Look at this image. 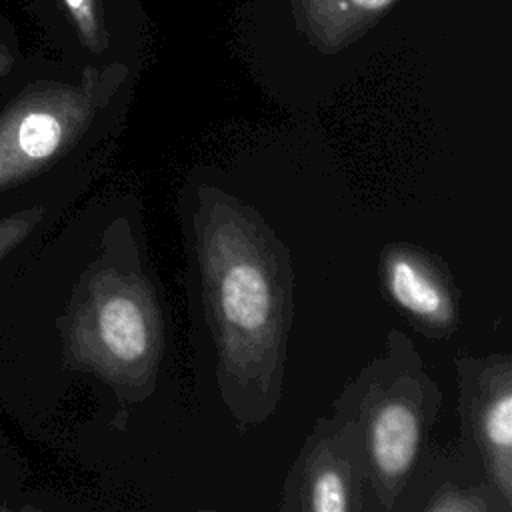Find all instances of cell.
I'll return each instance as SVG.
<instances>
[{
	"label": "cell",
	"mask_w": 512,
	"mask_h": 512,
	"mask_svg": "<svg viewBox=\"0 0 512 512\" xmlns=\"http://www.w3.org/2000/svg\"><path fill=\"white\" fill-rule=\"evenodd\" d=\"M192 232L222 398L238 422L260 424L280 400L290 254L252 206L212 184L196 188Z\"/></svg>",
	"instance_id": "1"
},
{
	"label": "cell",
	"mask_w": 512,
	"mask_h": 512,
	"mask_svg": "<svg viewBox=\"0 0 512 512\" xmlns=\"http://www.w3.org/2000/svg\"><path fill=\"white\" fill-rule=\"evenodd\" d=\"M64 356L68 366L102 378L120 404L140 402L154 390L164 320L126 220L106 230L100 258L74 290L64 318Z\"/></svg>",
	"instance_id": "2"
},
{
	"label": "cell",
	"mask_w": 512,
	"mask_h": 512,
	"mask_svg": "<svg viewBox=\"0 0 512 512\" xmlns=\"http://www.w3.org/2000/svg\"><path fill=\"white\" fill-rule=\"evenodd\" d=\"M442 402L418 348L392 328L382 354L370 360L340 392L334 414L356 424L364 488L376 506L394 512L436 420Z\"/></svg>",
	"instance_id": "3"
},
{
	"label": "cell",
	"mask_w": 512,
	"mask_h": 512,
	"mask_svg": "<svg viewBox=\"0 0 512 512\" xmlns=\"http://www.w3.org/2000/svg\"><path fill=\"white\" fill-rule=\"evenodd\" d=\"M124 66L86 70L80 84L42 82L0 114V192L42 172L68 152L108 102Z\"/></svg>",
	"instance_id": "4"
},
{
	"label": "cell",
	"mask_w": 512,
	"mask_h": 512,
	"mask_svg": "<svg viewBox=\"0 0 512 512\" xmlns=\"http://www.w3.org/2000/svg\"><path fill=\"white\" fill-rule=\"evenodd\" d=\"M364 474L356 424L332 414L318 418L282 490L284 512H362Z\"/></svg>",
	"instance_id": "5"
},
{
	"label": "cell",
	"mask_w": 512,
	"mask_h": 512,
	"mask_svg": "<svg viewBox=\"0 0 512 512\" xmlns=\"http://www.w3.org/2000/svg\"><path fill=\"white\" fill-rule=\"evenodd\" d=\"M462 440L512 506V356H456Z\"/></svg>",
	"instance_id": "6"
},
{
	"label": "cell",
	"mask_w": 512,
	"mask_h": 512,
	"mask_svg": "<svg viewBox=\"0 0 512 512\" xmlns=\"http://www.w3.org/2000/svg\"><path fill=\"white\" fill-rule=\"evenodd\" d=\"M386 298L428 338H448L460 318L458 292L444 262L418 246L394 242L380 254Z\"/></svg>",
	"instance_id": "7"
},
{
	"label": "cell",
	"mask_w": 512,
	"mask_h": 512,
	"mask_svg": "<svg viewBox=\"0 0 512 512\" xmlns=\"http://www.w3.org/2000/svg\"><path fill=\"white\" fill-rule=\"evenodd\" d=\"M394 510L510 512L490 484L482 462L462 440L452 450L424 446Z\"/></svg>",
	"instance_id": "8"
},
{
	"label": "cell",
	"mask_w": 512,
	"mask_h": 512,
	"mask_svg": "<svg viewBox=\"0 0 512 512\" xmlns=\"http://www.w3.org/2000/svg\"><path fill=\"white\" fill-rule=\"evenodd\" d=\"M300 34L322 54H336L358 42L396 0H290Z\"/></svg>",
	"instance_id": "9"
},
{
	"label": "cell",
	"mask_w": 512,
	"mask_h": 512,
	"mask_svg": "<svg viewBox=\"0 0 512 512\" xmlns=\"http://www.w3.org/2000/svg\"><path fill=\"white\" fill-rule=\"evenodd\" d=\"M64 4L84 44L94 52H102L108 46V36L104 32L96 0H64Z\"/></svg>",
	"instance_id": "10"
},
{
	"label": "cell",
	"mask_w": 512,
	"mask_h": 512,
	"mask_svg": "<svg viewBox=\"0 0 512 512\" xmlns=\"http://www.w3.org/2000/svg\"><path fill=\"white\" fill-rule=\"evenodd\" d=\"M42 214V208L34 206L0 218V260L30 236L42 220Z\"/></svg>",
	"instance_id": "11"
},
{
	"label": "cell",
	"mask_w": 512,
	"mask_h": 512,
	"mask_svg": "<svg viewBox=\"0 0 512 512\" xmlns=\"http://www.w3.org/2000/svg\"><path fill=\"white\" fill-rule=\"evenodd\" d=\"M8 66H10V56L4 50H0V76L8 70Z\"/></svg>",
	"instance_id": "12"
}]
</instances>
